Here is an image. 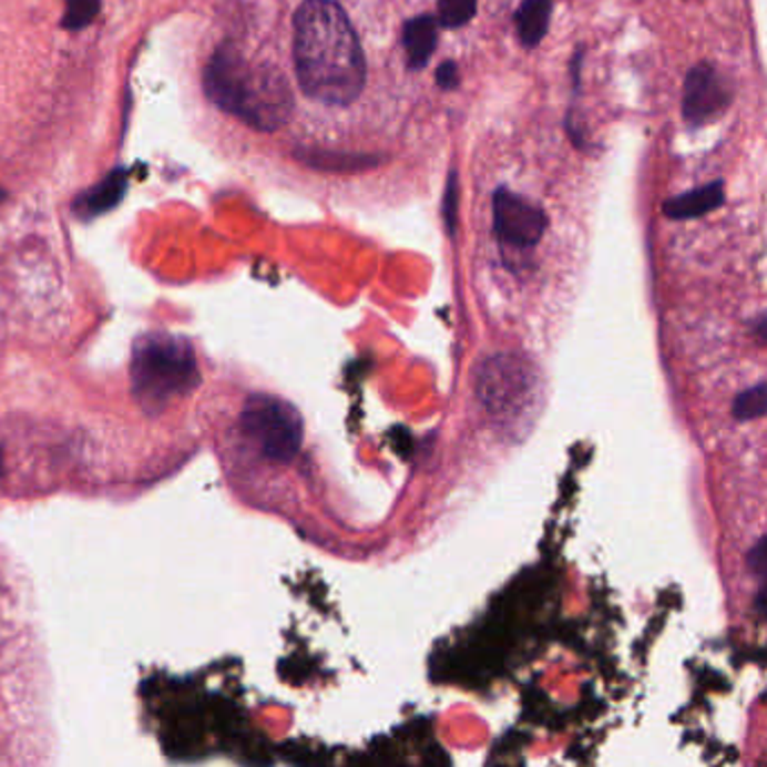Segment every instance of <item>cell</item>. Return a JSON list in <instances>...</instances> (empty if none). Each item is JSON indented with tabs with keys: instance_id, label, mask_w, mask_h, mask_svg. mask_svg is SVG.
<instances>
[{
	"instance_id": "9",
	"label": "cell",
	"mask_w": 767,
	"mask_h": 767,
	"mask_svg": "<svg viewBox=\"0 0 767 767\" xmlns=\"http://www.w3.org/2000/svg\"><path fill=\"white\" fill-rule=\"evenodd\" d=\"M126 172L117 170L113 174H109L100 185L91 187L89 192H84L80 198L74 201V212L80 214L82 218H91V216H100L109 209H113L124 192H126Z\"/></svg>"
},
{
	"instance_id": "17",
	"label": "cell",
	"mask_w": 767,
	"mask_h": 767,
	"mask_svg": "<svg viewBox=\"0 0 767 767\" xmlns=\"http://www.w3.org/2000/svg\"><path fill=\"white\" fill-rule=\"evenodd\" d=\"M749 559H751V570L754 572H760V559H763V541H758L754 545V550L749 552Z\"/></svg>"
},
{
	"instance_id": "8",
	"label": "cell",
	"mask_w": 767,
	"mask_h": 767,
	"mask_svg": "<svg viewBox=\"0 0 767 767\" xmlns=\"http://www.w3.org/2000/svg\"><path fill=\"white\" fill-rule=\"evenodd\" d=\"M439 23L434 17H415L403 25L406 63L410 70H421L437 48Z\"/></svg>"
},
{
	"instance_id": "4",
	"label": "cell",
	"mask_w": 767,
	"mask_h": 767,
	"mask_svg": "<svg viewBox=\"0 0 767 767\" xmlns=\"http://www.w3.org/2000/svg\"><path fill=\"white\" fill-rule=\"evenodd\" d=\"M242 428L270 462L286 464L301 448V417L290 403L277 397L253 395L244 406Z\"/></svg>"
},
{
	"instance_id": "16",
	"label": "cell",
	"mask_w": 767,
	"mask_h": 767,
	"mask_svg": "<svg viewBox=\"0 0 767 767\" xmlns=\"http://www.w3.org/2000/svg\"><path fill=\"white\" fill-rule=\"evenodd\" d=\"M437 86L443 91H452L459 86V70L454 61H443L437 68Z\"/></svg>"
},
{
	"instance_id": "14",
	"label": "cell",
	"mask_w": 767,
	"mask_h": 767,
	"mask_svg": "<svg viewBox=\"0 0 767 767\" xmlns=\"http://www.w3.org/2000/svg\"><path fill=\"white\" fill-rule=\"evenodd\" d=\"M98 10H100V0H68L63 25L68 30H82L98 17Z\"/></svg>"
},
{
	"instance_id": "10",
	"label": "cell",
	"mask_w": 767,
	"mask_h": 767,
	"mask_svg": "<svg viewBox=\"0 0 767 767\" xmlns=\"http://www.w3.org/2000/svg\"><path fill=\"white\" fill-rule=\"evenodd\" d=\"M552 0H522L520 10L515 12V30L518 39L524 48H535L541 45L550 30V19H552Z\"/></svg>"
},
{
	"instance_id": "15",
	"label": "cell",
	"mask_w": 767,
	"mask_h": 767,
	"mask_svg": "<svg viewBox=\"0 0 767 767\" xmlns=\"http://www.w3.org/2000/svg\"><path fill=\"white\" fill-rule=\"evenodd\" d=\"M457 201H459V183H457V174L450 172L446 194H443V207H441L450 235L454 233V223H457Z\"/></svg>"
},
{
	"instance_id": "1",
	"label": "cell",
	"mask_w": 767,
	"mask_h": 767,
	"mask_svg": "<svg viewBox=\"0 0 767 767\" xmlns=\"http://www.w3.org/2000/svg\"><path fill=\"white\" fill-rule=\"evenodd\" d=\"M293 57L297 82L311 100L347 106L365 89V54L336 0H304L295 14Z\"/></svg>"
},
{
	"instance_id": "5",
	"label": "cell",
	"mask_w": 767,
	"mask_h": 767,
	"mask_svg": "<svg viewBox=\"0 0 767 767\" xmlns=\"http://www.w3.org/2000/svg\"><path fill=\"white\" fill-rule=\"evenodd\" d=\"M548 229L545 212L520 194L498 187L493 194V233L500 244L513 250L539 246Z\"/></svg>"
},
{
	"instance_id": "13",
	"label": "cell",
	"mask_w": 767,
	"mask_h": 767,
	"mask_svg": "<svg viewBox=\"0 0 767 767\" xmlns=\"http://www.w3.org/2000/svg\"><path fill=\"white\" fill-rule=\"evenodd\" d=\"M734 417L738 421H754L760 419L765 415V386L763 382H756L754 388L740 392L734 401Z\"/></svg>"
},
{
	"instance_id": "12",
	"label": "cell",
	"mask_w": 767,
	"mask_h": 767,
	"mask_svg": "<svg viewBox=\"0 0 767 767\" xmlns=\"http://www.w3.org/2000/svg\"><path fill=\"white\" fill-rule=\"evenodd\" d=\"M478 12V0H439L437 23L454 30L467 25Z\"/></svg>"
},
{
	"instance_id": "11",
	"label": "cell",
	"mask_w": 767,
	"mask_h": 767,
	"mask_svg": "<svg viewBox=\"0 0 767 767\" xmlns=\"http://www.w3.org/2000/svg\"><path fill=\"white\" fill-rule=\"evenodd\" d=\"M295 156L304 161L309 167L325 170V172H358V170H369L376 167L374 156H356V153H336V151H297Z\"/></svg>"
},
{
	"instance_id": "7",
	"label": "cell",
	"mask_w": 767,
	"mask_h": 767,
	"mask_svg": "<svg viewBox=\"0 0 767 767\" xmlns=\"http://www.w3.org/2000/svg\"><path fill=\"white\" fill-rule=\"evenodd\" d=\"M723 203H725V187L720 181H716L700 190H692L686 194L668 198L662 209L673 221H686V218H698L703 214H709L718 209Z\"/></svg>"
},
{
	"instance_id": "3",
	"label": "cell",
	"mask_w": 767,
	"mask_h": 767,
	"mask_svg": "<svg viewBox=\"0 0 767 767\" xmlns=\"http://www.w3.org/2000/svg\"><path fill=\"white\" fill-rule=\"evenodd\" d=\"M198 380V362L185 338L149 334L135 342L131 356V390L144 412H163L174 399L190 395Z\"/></svg>"
},
{
	"instance_id": "2",
	"label": "cell",
	"mask_w": 767,
	"mask_h": 767,
	"mask_svg": "<svg viewBox=\"0 0 767 767\" xmlns=\"http://www.w3.org/2000/svg\"><path fill=\"white\" fill-rule=\"evenodd\" d=\"M203 86L216 106L259 131H277L293 113V93L284 72L268 63H250L227 43L214 50Z\"/></svg>"
},
{
	"instance_id": "18",
	"label": "cell",
	"mask_w": 767,
	"mask_h": 767,
	"mask_svg": "<svg viewBox=\"0 0 767 767\" xmlns=\"http://www.w3.org/2000/svg\"><path fill=\"white\" fill-rule=\"evenodd\" d=\"M3 198H6V192H3V190H0V203H3Z\"/></svg>"
},
{
	"instance_id": "6",
	"label": "cell",
	"mask_w": 767,
	"mask_h": 767,
	"mask_svg": "<svg viewBox=\"0 0 767 767\" xmlns=\"http://www.w3.org/2000/svg\"><path fill=\"white\" fill-rule=\"evenodd\" d=\"M732 89L712 63H698L686 74L682 113L692 126L718 120L732 104Z\"/></svg>"
}]
</instances>
